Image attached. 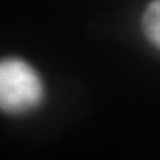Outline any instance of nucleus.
<instances>
[{
  "label": "nucleus",
  "instance_id": "nucleus-2",
  "mask_svg": "<svg viewBox=\"0 0 160 160\" xmlns=\"http://www.w3.org/2000/svg\"><path fill=\"white\" fill-rule=\"evenodd\" d=\"M142 30L145 37L160 51V0H153L142 15Z\"/></svg>",
  "mask_w": 160,
  "mask_h": 160
},
{
  "label": "nucleus",
  "instance_id": "nucleus-1",
  "mask_svg": "<svg viewBox=\"0 0 160 160\" xmlns=\"http://www.w3.org/2000/svg\"><path fill=\"white\" fill-rule=\"evenodd\" d=\"M43 99L39 74L21 59H3L0 65V105L11 114L25 113Z\"/></svg>",
  "mask_w": 160,
  "mask_h": 160
}]
</instances>
